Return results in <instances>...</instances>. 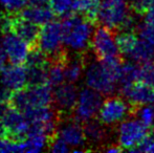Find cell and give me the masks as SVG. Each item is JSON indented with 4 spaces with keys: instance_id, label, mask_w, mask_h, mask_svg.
I'll list each match as a JSON object with an SVG mask.
<instances>
[{
    "instance_id": "obj_21",
    "label": "cell",
    "mask_w": 154,
    "mask_h": 153,
    "mask_svg": "<svg viewBox=\"0 0 154 153\" xmlns=\"http://www.w3.org/2000/svg\"><path fill=\"white\" fill-rule=\"evenodd\" d=\"M130 60L136 63H145L148 61H153L154 59V45L146 41L138 39L134 46L133 50L128 56Z\"/></svg>"
},
{
    "instance_id": "obj_8",
    "label": "cell",
    "mask_w": 154,
    "mask_h": 153,
    "mask_svg": "<svg viewBox=\"0 0 154 153\" xmlns=\"http://www.w3.org/2000/svg\"><path fill=\"white\" fill-rule=\"evenodd\" d=\"M1 135L13 139H23L29 131V123L22 111L8 104L0 115Z\"/></svg>"
},
{
    "instance_id": "obj_34",
    "label": "cell",
    "mask_w": 154,
    "mask_h": 153,
    "mask_svg": "<svg viewBox=\"0 0 154 153\" xmlns=\"http://www.w3.org/2000/svg\"><path fill=\"white\" fill-rule=\"evenodd\" d=\"M104 151L107 153H120L124 151V150L119 145H110L109 147H106L104 149Z\"/></svg>"
},
{
    "instance_id": "obj_11",
    "label": "cell",
    "mask_w": 154,
    "mask_h": 153,
    "mask_svg": "<svg viewBox=\"0 0 154 153\" xmlns=\"http://www.w3.org/2000/svg\"><path fill=\"white\" fill-rule=\"evenodd\" d=\"M89 46L99 60L121 56L116 43V32L105 25L101 24L93 29Z\"/></svg>"
},
{
    "instance_id": "obj_24",
    "label": "cell",
    "mask_w": 154,
    "mask_h": 153,
    "mask_svg": "<svg viewBox=\"0 0 154 153\" xmlns=\"http://www.w3.org/2000/svg\"><path fill=\"white\" fill-rule=\"evenodd\" d=\"M48 65H45V66H25L27 85L32 86V85H40V84L46 83Z\"/></svg>"
},
{
    "instance_id": "obj_28",
    "label": "cell",
    "mask_w": 154,
    "mask_h": 153,
    "mask_svg": "<svg viewBox=\"0 0 154 153\" xmlns=\"http://www.w3.org/2000/svg\"><path fill=\"white\" fill-rule=\"evenodd\" d=\"M48 150L54 153H66L71 150V148L58 135L54 134L48 141Z\"/></svg>"
},
{
    "instance_id": "obj_25",
    "label": "cell",
    "mask_w": 154,
    "mask_h": 153,
    "mask_svg": "<svg viewBox=\"0 0 154 153\" xmlns=\"http://www.w3.org/2000/svg\"><path fill=\"white\" fill-rule=\"evenodd\" d=\"M48 6L51 8L54 15L59 17H67L75 14L73 4L75 0H47Z\"/></svg>"
},
{
    "instance_id": "obj_31",
    "label": "cell",
    "mask_w": 154,
    "mask_h": 153,
    "mask_svg": "<svg viewBox=\"0 0 154 153\" xmlns=\"http://www.w3.org/2000/svg\"><path fill=\"white\" fill-rule=\"evenodd\" d=\"M0 3L8 13H18L27 5L29 0H0Z\"/></svg>"
},
{
    "instance_id": "obj_35",
    "label": "cell",
    "mask_w": 154,
    "mask_h": 153,
    "mask_svg": "<svg viewBox=\"0 0 154 153\" xmlns=\"http://www.w3.org/2000/svg\"><path fill=\"white\" fill-rule=\"evenodd\" d=\"M0 136H1V127H0Z\"/></svg>"
},
{
    "instance_id": "obj_32",
    "label": "cell",
    "mask_w": 154,
    "mask_h": 153,
    "mask_svg": "<svg viewBox=\"0 0 154 153\" xmlns=\"http://www.w3.org/2000/svg\"><path fill=\"white\" fill-rule=\"evenodd\" d=\"M143 16H144V22L154 29V5L149 8Z\"/></svg>"
},
{
    "instance_id": "obj_19",
    "label": "cell",
    "mask_w": 154,
    "mask_h": 153,
    "mask_svg": "<svg viewBox=\"0 0 154 153\" xmlns=\"http://www.w3.org/2000/svg\"><path fill=\"white\" fill-rule=\"evenodd\" d=\"M84 53H75L72 57H69L68 54L66 55L64 61L65 82L75 84L83 76L84 68H85Z\"/></svg>"
},
{
    "instance_id": "obj_16",
    "label": "cell",
    "mask_w": 154,
    "mask_h": 153,
    "mask_svg": "<svg viewBox=\"0 0 154 153\" xmlns=\"http://www.w3.org/2000/svg\"><path fill=\"white\" fill-rule=\"evenodd\" d=\"M11 32L15 33L24 41H26L31 45V47H34L37 45L39 33H40V26L31 21L21 18L18 13H14Z\"/></svg>"
},
{
    "instance_id": "obj_20",
    "label": "cell",
    "mask_w": 154,
    "mask_h": 153,
    "mask_svg": "<svg viewBox=\"0 0 154 153\" xmlns=\"http://www.w3.org/2000/svg\"><path fill=\"white\" fill-rule=\"evenodd\" d=\"M51 137L45 134L43 131L36 128H29V133L22 139L24 152H41L45 150L48 146V141Z\"/></svg>"
},
{
    "instance_id": "obj_29",
    "label": "cell",
    "mask_w": 154,
    "mask_h": 153,
    "mask_svg": "<svg viewBox=\"0 0 154 153\" xmlns=\"http://www.w3.org/2000/svg\"><path fill=\"white\" fill-rule=\"evenodd\" d=\"M134 32L140 37V39L154 45V29H151L150 26H148L145 22L137 23Z\"/></svg>"
},
{
    "instance_id": "obj_6",
    "label": "cell",
    "mask_w": 154,
    "mask_h": 153,
    "mask_svg": "<svg viewBox=\"0 0 154 153\" xmlns=\"http://www.w3.org/2000/svg\"><path fill=\"white\" fill-rule=\"evenodd\" d=\"M131 115L132 108L128 101L122 96L112 94L103 100L97 116L103 125L106 127H111Z\"/></svg>"
},
{
    "instance_id": "obj_5",
    "label": "cell",
    "mask_w": 154,
    "mask_h": 153,
    "mask_svg": "<svg viewBox=\"0 0 154 153\" xmlns=\"http://www.w3.org/2000/svg\"><path fill=\"white\" fill-rule=\"evenodd\" d=\"M36 46L40 48L49 60L64 55L61 22L51 20L43 24L40 29Z\"/></svg>"
},
{
    "instance_id": "obj_26",
    "label": "cell",
    "mask_w": 154,
    "mask_h": 153,
    "mask_svg": "<svg viewBox=\"0 0 154 153\" xmlns=\"http://www.w3.org/2000/svg\"><path fill=\"white\" fill-rule=\"evenodd\" d=\"M8 152H24L23 147V141H17L4 135L0 136V153H8Z\"/></svg>"
},
{
    "instance_id": "obj_13",
    "label": "cell",
    "mask_w": 154,
    "mask_h": 153,
    "mask_svg": "<svg viewBox=\"0 0 154 153\" xmlns=\"http://www.w3.org/2000/svg\"><path fill=\"white\" fill-rule=\"evenodd\" d=\"M120 96L125 98L132 107L140 105L154 104V87L137 81L131 85L121 86L118 88Z\"/></svg>"
},
{
    "instance_id": "obj_12",
    "label": "cell",
    "mask_w": 154,
    "mask_h": 153,
    "mask_svg": "<svg viewBox=\"0 0 154 153\" xmlns=\"http://www.w3.org/2000/svg\"><path fill=\"white\" fill-rule=\"evenodd\" d=\"M0 44L11 64L22 65L31 50V45L13 32L3 33Z\"/></svg>"
},
{
    "instance_id": "obj_10",
    "label": "cell",
    "mask_w": 154,
    "mask_h": 153,
    "mask_svg": "<svg viewBox=\"0 0 154 153\" xmlns=\"http://www.w3.org/2000/svg\"><path fill=\"white\" fill-rule=\"evenodd\" d=\"M103 103V96L89 87H84L78 93V100L73 109V116L80 123L95 118Z\"/></svg>"
},
{
    "instance_id": "obj_9",
    "label": "cell",
    "mask_w": 154,
    "mask_h": 153,
    "mask_svg": "<svg viewBox=\"0 0 154 153\" xmlns=\"http://www.w3.org/2000/svg\"><path fill=\"white\" fill-rule=\"evenodd\" d=\"M116 132L118 145L123 150H129L143 141L149 133V128L134 116H128L119 123Z\"/></svg>"
},
{
    "instance_id": "obj_33",
    "label": "cell",
    "mask_w": 154,
    "mask_h": 153,
    "mask_svg": "<svg viewBox=\"0 0 154 153\" xmlns=\"http://www.w3.org/2000/svg\"><path fill=\"white\" fill-rule=\"evenodd\" d=\"M8 57H6L5 53H4L3 48H2L1 44H0V72L8 65Z\"/></svg>"
},
{
    "instance_id": "obj_1",
    "label": "cell",
    "mask_w": 154,
    "mask_h": 153,
    "mask_svg": "<svg viewBox=\"0 0 154 153\" xmlns=\"http://www.w3.org/2000/svg\"><path fill=\"white\" fill-rule=\"evenodd\" d=\"M63 19L61 22L63 45L73 53L86 51L89 48L94 25L79 14H72Z\"/></svg>"
},
{
    "instance_id": "obj_18",
    "label": "cell",
    "mask_w": 154,
    "mask_h": 153,
    "mask_svg": "<svg viewBox=\"0 0 154 153\" xmlns=\"http://www.w3.org/2000/svg\"><path fill=\"white\" fill-rule=\"evenodd\" d=\"M83 132L86 145L89 146H103L106 142L108 134L106 126L97 118H91L83 123Z\"/></svg>"
},
{
    "instance_id": "obj_17",
    "label": "cell",
    "mask_w": 154,
    "mask_h": 153,
    "mask_svg": "<svg viewBox=\"0 0 154 153\" xmlns=\"http://www.w3.org/2000/svg\"><path fill=\"white\" fill-rule=\"evenodd\" d=\"M18 15L21 18L31 21L39 26L51 21L55 16L46 3H29V5L24 6L18 12Z\"/></svg>"
},
{
    "instance_id": "obj_27",
    "label": "cell",
    "mask_w": 154,
    "mask_h": 153,
    "mask_svg": "<svg viewBox=\"0 0 154 153\" xmlns=\"http://www.w3.org/2000/svg\"><path fill=\"white\" fill-rule=\"evenodd\" d=\"M138 81L154 87V62L148 61L140 64V80Z\"/></svg>"
},
{
    "instance_id": "obj_14",
    "label": "cell",
    "mask_w": 154,
    "mask_h": 153,
    "mask_svg": "<svg viewBox=\"0 0 154 153\" xmlns=\"http://www.w3.org/2000/svg\"><path fill=\"white\" fill-rule=\"evenodd\" d=\"M77 86L73 83H64L53 88V102L55 104L56 110L60 115H69L75 109L78 100Z\"/></svg>"
},
{
    "instance_id": "obj_7",
    "label": "cell",
    "mask_w": 154,
    "mask_h": 153,
    "mask_svg": "<svg viewBox=\"0 0 154 153\" xmlns=\"http://www.w3.org/2000/svg\"><path fill=\"white\" fill-rule=\"evenodd\" d=\"M82 123L75 120V116L71 118L69 115H60L58 118L56 135L61 137L63 141L71 148L73 152H83L86 146L84 137Z\"/></svg>"
},
{
    "instance_id": "obj_22",
    "label": "cell",
    "mask_w": 154,
    "mask_h": 153,
    "mask_svg": "<svg viewBox=\"0 0 154 153\" xmlns=\"http://www.w3.org/2000/svg\"><path fill=\"white\" fill-rule=\"evenodd\" d=\"M140 80V63L133 61H124L119 79L118 88L135 83Z\"/></svg>"
},
{
    "instance_id": "obj_23",
    "label": "cell",
    "mask_w": 154,
    "mask_h": 153,
    "mask_svg": "<svg viewBox=\"0 0 154 153\" xmlns=\"http://www.w3.org/2000/svg\"><path fill=\"white\" fill-rule=\"evenodd\" d=\"M137 40L138 37L135 32H119V34L116 35V43L120 55L128 58Z\"/></svg>"
},
{
    "instance_id": "obj_2",
    "label": "cell",
    "mask_w": 154,
    "mask_h": 153,
    "mask_svg": "<svg viewBox=\"0 0 154 153\" xmlns=\"http://www.w3.org/2000/svg\"><path fill=\"white\" fill-rule=\"evenodd\" d=\"M53 102V88L47 83L40 85L25 86L24 88L13 92L10 100L11 106L20 111L40 106H48Z\"/></svg>"
},
{
    "instance_id": "obj_3",
    "label": "cell",
    "mask_w": 154,
    "mask_h": 153,
    "mask_svg": "<svg viewBox=\"0 0 154 153\" xmlns=\"http://www.w3.org/2000/svg\"><path fill=\"white\" fill-rule=\"evenodd\" d=\"M85 84L87 87L100 92L102 96H112L118 90V81L107 72L102 62L94 56L92 60L87 61L85 53Z\"/></svg>"
},
{
    "instance_id": "obj_15",
    "label": "cell",
    "mask_w": 154,
    "mask_h": 153,
    "mask_svg": "<svg viewBox=\"0 0 154 153\" xmlns=\"http://www.w3.org/2000/svg\"><path fill=\"white\" fill-rule=\"evenodd\" d=\"M0 84L11 92L24 88L27 85L25 67L20 64H8L0 72Z\"/></svg>"
},
{
    "instance_id": "obj_4",
    "label": "cell",
    "mask_w": 154,
    "mask_h": 153,
    "mask_svg": "<svg viewBox=\"0 0 154 153\" xmlns=\"http://www.w3.org/2000/svg\"><path fill=\"white\" fill-rule=\"evenodd\" d=\"M131 12L128 0H103L100 2L97 23L114 32L120 31L124 21Z\"/></svg>"
},
{
    "instance_id": "obj_30",
    "label": "cell",
    "mask_w": 154,
    "mask_h": 153,
    "mask_svg": "<svg viewBox=\"0 0 154 153\" xmlns=\"http://www.w3.org/2000/svg\"><path fill=\"white\" fill-rule=\"evenodd\" d=\"M129 5L132 12L137 16H143L149 8L154 5V0H129Z\"/></svg>"
}]
</instances>
